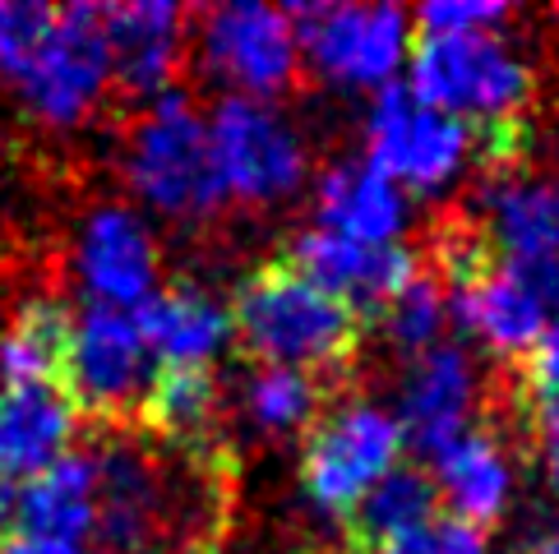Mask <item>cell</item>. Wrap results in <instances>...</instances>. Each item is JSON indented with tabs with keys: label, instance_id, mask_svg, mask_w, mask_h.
I'll list each match as a JSON object with an SVG mask.
<instances>
[{
	"label": "cell",
	"instance_id": "1",
	"mask_svg": "<svg viewBox=\"0 0 559 554\" xmlns=\"http://www.w3.org/2000/svg\"><path fill=\"white\" fill-rule=\"evenodd\" d=\"M407 93L463 121L476 138V167L513 171L523 157V107L532 70L504 33H421L407 56Z\"/></svg>",
	"mask_w": 559,
	"mask_h": 554
},
{
	"label": "cell",
	"instance_id": "2",
	"mask_svg": "<svg viewBox=\"0 0 559 554\" xmlns=\"http://www.w3.org/2000/svg\"><path fill=\"white\" fill-rule=\"evenodd\" d=\"M439 287L449 324L499 361H523L559 320V264H504L481 236L453 227L439 236Z\"/></svg>",
	"mask_w": 559,
	"mask_h": 554
},
{
	"label": "cell",
	"instance_id": "3",
	"mask_svg": "<svg viewBox=\"0 0 559 554\" xmlns=\"http://www.w3.org/2000/svg\"><path fill=\"white\" fill-rule=\"evenodd\" d=\"M231 338L254 365L333 374L343 370L361 342V314L324 287H314L287 260L259 264L231 296Z\"/></svg>",
	"mask_w": 559,
	"mask_h": 554
},
{
	"label": "cell",
	"instance_id": "4",
	"mask_svg": "<svg viewBox=\"0 0 559 554\" xmlns=\"http://www.w3.org/2000/svg\"><path fill=\"white\" fill-rule=\"evenodd\" d=\"M126 176L157 213L176 217V222H209L227 208V185L213 162L209 121L181 88L153 97L148 111L130 125Z\"/></svg>",
	"mask_w": 559,
	"mask_h": 554
},
{
	"label": "cell",
	"instance_id": "5",
	"mask_svg": "<svg viewBox=\"0 0 559 554\" xmlns=\"http://www.w3.org/2000/svg\"><path fill=\"white\" fill-rule=\"evenodd\" d=\"M403 430L397 416L374 398H343L319 411L301 444V490L333 522H347L352 508L403 467Z\"/></svg>",
	"mask_w": 559,
	"mask_h": 554
},
{
	"label": "cell",
	"instance_id": "6",
	"mask_svg": "<svg viewBox=\"0 0 559 554\" xmlns=\"http://www.w3.org/2000/svg\"><path fill=\"white\" fill-rule=\"evenodd\" d=\"M366 162L379 167L412 200L449 194L476 167V138L463 121L416 103L407 88L374 93L366 111Z\"/></svg>",
	"mask_w": 559,
	"mask_h": 554
},
{
	"label": "cell",
	"instance_id": "7",
	"mask_svg": "<svg viewBox=\"0 0 559 554\" xmlns=\"http://www.w3.org/2000/svg\"><path fill=\"white\" fill-rule=\"evenodd\" d=\"M153 351L139 338L130 310L84 301L70 328L66 393L79 416H93L97 430H134L144 393L153 384Z\"/></svg>",
	"mask_w": 559,
	"mask_h": 554
},
{
	"label": "cell",
	"instance_id": "8",
	"mask_svg": "<svg viewBox=\"0 0 559 554\" xmlns=\"http://www.w3.org/2000/svg\"><path fill=\"white\" fill-rule=\"evenodd\" d=\"M301 61L333 88L384 93L407 70L412 14L397 5H301L292 10Z\"/></svg>",
	"mask_w": 559,
	"mask_h": 554
},
{
	"label": "cell",
	"instance_id": "9",
	"mask_svg": "<svg viewBox=\"0 0 559 554\" xmlns=\"http://www.w3.org/2000/svg\"><path fill=\"white\" fill-rule=\"evenodd\" d=\"M209 144L217 176L227 185V200L269 208L301 194L306 185V144L273 103L223 97L209 121Z\"/></svg>",
	"mask_w": 559,
	"mask_h": 554
},
{
	"label": "cell",
	"instance_id": "10",
	"mask_svg": "<svg viewBox=\"0 0 559 554\" xmlns=\"http://www.w3.org/2000/svg\"><path fill=\"white\" fill-rule=\"evenodd\" d=\"M199 56L231 88L227 97H254V103L283 97L301 74L292 10L259 5V0L199 14Z\"/></svg>",
	"mask_w": 559,
	"mask_h": 554
},
{
	"label": "cell",
	"instance_id": "11",
	"mask_svg": "<svg viewBox=\"0 0 559 554\" xmlns=\"http://www.w3.org/2000/svg\"><path fill=\"white\" fill-rule=\"evenodd\" d=\"M14 93L43 125L70 130L88 121V111H97V103L111 93L103 5H56L47 47Z\"/></svg>",
	"mask_w": 559,
	"mask_h": 554
},
{
	"label": "cell",
	"instance_id": "12",
	"mask_svg": "<svg viewBox=\"0 0 559 554\" xmlns=\"http://www.w3.org/2000/svg\"><path fill=\"white\" fill-rule=\"evenodd\" d=\"M481 407V365L463 342H439L426 356H412L397 380V402L389 407L403 430V444L426 453H444L453 439L476 430Z\"/></svg>",
	"mask_w": 559,
	"mask_h": 554
},
{
	"label": "cell",
	"instance_id": "13",
	"mask_svg": "<svg viewBox=\"0 0 559 554\" xmlns=\"http://www.w3.org/2000/svg\"><path fill=\"white\" fill-rule=\"evenodd\" d=\"M472 231L504 264H559V176L523 167L486 176Z\"/></svg>",
	"mask_w": 559,
	"mask_h": 554
},
{
	"label": "cell",
	"instance_id": "14",
	"mask_svg": "<svg viewBox=\"0 0 559 554\" xmlns=\"http://www.w3.org/2000/svg\"><path fill=\"white\" fill-rule=\"evenodd\" d=\"M190 10L167 0H134V5H103L111 88L153 103L171 93V79L186 61Z\"/></svg>",
	"mask_w": 559,
	"mask_h": 554
},
{
	"label": "cell",
	"instance_id": "15",
	"mask_svg": "<svg viewBox=\"0 0 559 554\" xmlns=\"http://www.w3.org/2000/svg\"><path fill=\"white\" fill-rule=\"evenodd\" d=\"M292 268H301L314 287H324L329 296H337L343 305L361 310H384L397 291L421 268H416V254L407 245H366V241H347V236H333L324 227H306L292 241L287 254Z\"/></svg>",
	"mask_w": 559,
	"mask_h": 554
},
{
	"label": "cell",
	"instance_id": "16",
	"mask_svg": "<svg viewBox=\"0 0 559 554\" xmlns=\"http://www.w3.org/2000/svg\"><path fill=\"white\" fill-rule=\"evenodd\" d=\"M430 485L439 504L449 508V518L486 531L504 522L518 499V462L495 430L476 425L430 458Z\"/></svg>",
	"mask_w": 559,
	"mask_h": 554
},
{
	"label": "cell",
	"instance_id": "17",
	"mask_svg": "<svg viewBox=\"0 0 559 554\" xmlns=\"http://www.w3.org/2000/svg\"><path fill=\"white\" fill-rule=\"evenodd\" d=\"M79 273L93 291L88 301L139 310L157 291V245L148 227L121 204L97 208L79 236Z\"/></svg>",
	"mask_w": 559,
	"mask_h": 554
},
{
	"label": "cell",
	"instance_id": "18",
	"mask_svg": "<svg viewBox=\"0 0 559 554\" xmlns=\"http://www.w3.org/2000/svg\"><path fill=\"white\" fill-rule=\"evenodd\" d=\"M314 227L366 245H403L412 200L366 157L333 162L314 185Z\"/></svg>",
	"mask_w": 559,
	"mask_h": 554
},
{
	"label": "cell",
	"instance_id": "19",
	"mask_svg": "<svg viewBox=\"0 0 559 554\" xmlns=\"http://www.w3.org/2000/svg\"><path fill=\"white\" fill-rule=\"evenodd\" d=\"M79 411L66 388L0 384V485H24L70 453Z\"/></svg>",
	"mask_w": 559,
	"mask_h": 554
},
{
	"label": "cell",
	"instance_id": "20",
	"mask_svg": "<svg viewBox=\"0 0 559 554\" xmlns=\"http://www.w3.org/2000/svg\"><path fill=\"white\" fill-rule=\"evenodd\" d=\"M134 314L139 338L157 365H213L217 351L231 342V314L213 291L199 282L157 287Z\"/></svg>",
	"mask_w": 559,
	"mask_h": 554
},
{
	"label": "cell",
	"instance_id": "21",
	"mask_svg": "<svg viewBox=\"0 0 559 554\" xmlns=\"http://www.w3.org/2000/svg\"><path fill=\"white\" fill-rule=\"evenodd\" d=\"M217 402H223V384H217L213 365H157L134 430L163 448L223 453Z\"/></svg>",
	"mask_w": 559,
	"mask_h": 554
},
{
	"label": "cell",
	"instance_id": "22",
	"mask_svg": "<svg viewBox=\"0 0 559 554\" xmlns=\"http://www.w3.org/2000/svg\"><path fill=\"white\" fill-rule=\"evenodd\" d=\"M435 518H439V494L430 485V471L403 462L352 508L343 531L352 554H384Z\"/></svg>",
	"mask_w": 559,
	"mask_h": 554
},
{
	"label": "cell",
	"instance_id": "23",
	"mask_svg": "<svg viewBox=\"0 0 559 554\" xmlns=\"http://www.w3.org/2000/svg\"><path fill=\"white\" fill-rule=\"evenodd\" d=\"M74 314L61 301H28L0 338V384H51L66 388Z\"/></svg>",
	"mask_w": 559,
	"mask_h": 554
},
{
	"label": "cell",
	"instance_id": "24",
	"mask_svg": "<svg viewBox=\"0 0 559 554\" xmlns=\"http://www.w3.org/2000/svg\"><path fill=\"white\" fill-rule=\"evenodd\" d=\"M241 407L254 430L264 434H306L319 411H324V384L301 370H277V365H254Z\"/></svg>",
	"mask_w": 559,
	"mask_h": 554
},
{
	"label": "cell",
	"instance_id": "25",
	"mask_svg": "<svg viewBox=\"0 0 559 554\" xmlns=\"http://www.w3.org/2000/svg\"><path fill=\"white\" fill-rule=\"evenodd\" d=\"M379 324H384V342L397 356H407V361L439 347L444 342V328H449V301H444L439 277L416 273L412 282L379 310Z\"/></svg>",
	"mask_w": 559,
	"mask_h": 554
},
{
	"label": "cell",
	"instance_id": "26",
	"mask_svg": "<svg viewBox=\"0 0 559 554\" xmlns=\"http://www.w3.org/2000/svg\"><path fill=\"white\" fill-rule=\"evenodd\" d=\"M56 28V5H0V84L19 88Z\"/></svg>",
	"mask_w": 559,
	"mask_h": 554
},
{
	"label": "cell",
	"instance_id": "27",
	"mask_svg": "<svg viewBox=\"0 0 559 554\" xmlns=\"http://www.w3.org/2000/svg\"><path fill=\"white\" fill-rule=\"evenodd\" d=\"M513 19L504 0H430L412 24L421 33H499Z\"/></svg>",
	"mask_w": 559,
	"mask_h": 554
},
{
	"label": "cell",
	"instance_id": "28",
	"mask_svg": "<svg viewBox=\"0 0 559 554\" xmlns=\"http://www.w3.org/2000/svg\"><path fill=\"white\" fill-rule=\"evenodd\" d=\"M384 554H490V545H486V531H476L467 522L449 518V513H439L435 522L412 531L407 541H397Z\"/></svg>",
	"mask_w": 559,
	"mask_h": 554
},
{
	"label": "cell",
	"instance_id": "29",
	"mask_svg": "<svg viewBox=\"0 0 559 554\" xmlns=\"http://www.w3.org/2000/svg\"><path fill=\"white\" fill-rule=\"evenodd\" d=\"M527 393L536 407H559V320L542 333L527 356Z\"/></svg>",
	"mask_w": 559,
	"mask_h": 554
},
{
	"label": "cell",
	"instance_id": "30",
	"mask_svg": "<svg viewBox=\"0 0 559 554\" xmlns=\"http://www.w3.org/2000/svg\"><path fill=\"white\" fill-rule=\"evenodd\" d=\"M532 453H536V467H542L546 490L559 499V407H536V421H532Z\"/></svg>",
	"mask_w": 559,
	"mask_h": 554
},
{
	"label": "cell",
	"instance_id": "31",
	"mask_svg": "<svg viewBox=\"0 0 559 554\" xmlns=\"http://www.w3.org/2000/svg\"><path fill=\"white\" fill-rule=\"evenodd\" d=\"M0 554H84V545L43 541V537H0Z\"/></svg>",
	"mask_w": 559,
	"mask_h": 554
},
{
	"label": "cell",
	"instance_id": "32",
	"mask_svg": "<svg viewBox=\"0 0 559 554\" xmlns=\"http://www.w3.org/2000/svg\"><path fill=\"white\" fill-rule=\"evenodd\" d=\"M527 554H559V527H550V531H546V537H536Z\"/></svg>",
	"mask_w": 559,
	"mask_h": 554
}]
</instances>
